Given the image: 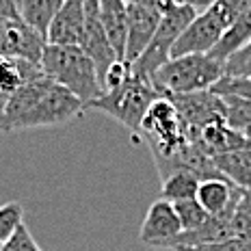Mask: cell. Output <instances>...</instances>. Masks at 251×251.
<instances>
[{
  "label": "cell",
  "mask_w": 251,
  "mask_h": 251,
  "mask_svg": "<svg viewBox=\"0 0 251 251\" xmlns=\"http://www.w3.org/2000/svg\"><path fill=\"white\" fill-rule=\"evenodd\" d=\"M48 39L41 35L37 28L20 20H7L2 33H0V54L2 56H15L30 63H41Z\"/></svg>",
  "instance_id": "obj_10"
},
{
  "label": "cell",
  "mask_w": 251,
  "mask_h": 251,
  "mask_svg": "<svg viewBox=\"0 0 251 251\" xmlns=\"http://www.w3.org/2000/svg\"><path fill=\"white\" fill-rule=\"evenodd\" d=\"M214 93L219 96H238V98H245V100L251 102V78H229V76H223L217 85L212 87Z\"/></svg>",
  "instance_id": "obj_28"
},
{
  "label": "cell",
  "mask_w": 251,
  "mask_h": 251,
  "mask_svg": "<svg viewBox=\"0 0 251 251\" xmlns=\"http://www.w3.org/2000/svg\"><path fill=\"white\" fill-rule=\"evenodd\" d=\"M214 2H217V0H188V4H191L195 11H203V9H208Z\"/></svg>",
  "instance_id": "obj_33"
},
{
  "label": "cell",
  "mask_w": 251,
  "mask_h": 251,
  "mask_svg": "<svg viewBox=\"0 0 251 251\" xmlns=\"http://www.w3.org/2000/svg\"><path fill=\"white\" fill-rule=\"evenodd\" d=\"M139 139L148 143V150L156 163H163L167 158H174L177 151L188 143L184 134V126L177 115L174 102L165 96H158L145 113L141 122Z\"/></svg>",
  "instance_id": "obj_5"
},
{
  "label": "cell",
  "mask_w": 251,
  "mask_h": 251,
  "mask_svg": "<svg viewBox=\"0 0 251 251\" xmlns=\"http://www.w3.org/2000/svg\"><path fill=\"white\" fill-rule=\"evenodd\" d=\"M176 2H177V4H184V2L188 4V0H176Z\"/></svg>",
  "instance_id": "obj_35"
},
{
  "label": "cell",
  "mask_w": 251,
  "mask_h": 251,
  "mask_svg": "<svg viewBox=\"0 0 251 251\" xmlns=\"http://www.w3.org/2000/svg\"><path fill=\"white\" fill-rule=\"evenodd\" d=\"M128 2H137V4H145V7H151V9H156V11H160V13H169L171 9L176 7V0H128Z\"/></svg>",
  "instance_id": "obj_31"
},
{
  "label": "cell",
  "mask_w": 251,
  "mask_h": 251,
  "mask_svg": "<svg viewBox=\"0 0 251 251\" xmlns=\"http://www.w3.org/2000/svg\"><path fill=\"white\" fill-rule=\"evenodd\" d=\"M188 143H195L206 151L208 156H221L227 151H236V150H247L251 148V141L240 134L238 130H234L226 119H219L208 126L200 128L197 132H193L188 137Z\"/></svg>",
  "instance_id": "obj_13"
},
{
  "label": "cell",
  "mask_w": 251,
  "mask_h": 251,
  "mask_svg": "<svg viewBox=\"0 0 251 251\" xmlns=\"http://www.w3.org/2000/svg\"><path fill=\"white\" fill-rule=\"evenodd\" d=\"M240 195L243 191L229 182L227 177H203L197 188L195 200L200 201V206L206 210L210 217H221V214H232L236 210Z\"/></svg>",
  "instance_id": "obj_14"
},
{
  "label": "cell",
  "mask_w": 251,
  "mask_h": 251,
  "mask_svg": "<svg viewBox=\"0 0 251 251\" xmlns=\"http://www.w3.org/2000/svg\"><path fill=\"white\" fill-rule=\"evenodd\" d=\"M221 98L226 104V122L251 141V102L238 96H229V93Z\"/></svg>",
  "instance_id": "obj_22"
},
{
  "label": "cell",
  "mask_w": 251,
  "mask_h": 251,
  "mask_svg": "<svg viewBox=\"0 0 251 251\" xmlns=\"http://www.w3.org/2000/svg\"><path fill=\"white\" fill-rule=\"evenodd\" d=\"M80 48L96 63L100 80H102L104 72L111 67V63L119 59L117 52L113 50L111 41L106 37V30H104V26H102L100 0H85V28H82Z\"/></svg>",
  "instance_id": "obj_11"
},
{
  "label": "cell",
  "mask_w": 251,
  "mask_h": 251,
  "mask_svg": "<svg viewBox=\"0 0 251 251\" xmlns=\"http://www.w3.org/2000/svg\"><path fill=\"white\" fill-rule=\"evenodd\" d=\"M214 167L223 177L251 195V148L214 156Z\"/></svg>",
  "instance_id": "obj_19"
},
{
  "label": "cell",
  "mask_w": 251,
  "mask_h": 251,
  "mask_svg": "<svg viewBox=\"0 0 251 251\" xmlns=\"http://www.w3.org/2000/svg\"><path fill=\"white\" fill-rule=\"evenodd\" d=\"M232 227L234 238H240L251 245V195L243 191L236 210L232 214Z\"/></svg>",
  "instance_id": "obj_24"
},
{
  "label": "cell",
  "mask_w": 251,
  "mask_h": 251,
  "mask_svg": "<svg viewBox=\"0 0 251 251\" xmlns=\"http://www.w3.org/2000/svg\"><path fill=\"white\" fill-rule=\"evenodd\" d=\"M39 74H44V70L37 63L0 54V93H4V96H11L22 85L37 78Z\"/></svg>",
  "instance_id": "obj_17"
},
{
  "label": "cell",
  "mask_w": 251,
  "mask_h": 251,
  "mask_svg": "<svg viewBox=\"0 0 251 251\" xmlns=\"http://www.w3.org/2000/svg\"><path fill=\"white\" fill-rule=\"evenodd\" d=\"M251 41V7L245 13H240L236 20L226 28V33L221 35V39L217 41V46L210 50V56L217 61L226 63L234 52H238L245 44Z\"/></svg>",
  "instance_id": "obj_18"
},
{
  "label": "cell",
  "mask_w": 251,
  "mask_h": 251,
  "mask_svg": "<svg viewBox=\"0 0 251 251\" xmlns=\"http://www.w3.org/2000/svg\"><path fill=\"white\" fill-rule=\"evenodd\" d=\"M197 15V11L191 4H176L169 13L163 15L158 28H156L154 37L148 44V48L143 50V54L130 65L132 74L141 78V80H151V76L171 59V52L177 37L184 33V28L193 22V18Z\"/></svg>",
  "instance_id": "obj_6"
},
{
  "label": "cell",
  "mask_w": 251,
  "mask_h": 251,
  "mask_svg": "<svg viewBox=\"0 0 251 251\" xmlns=\"http://www.w3.org/2000/svg\"><path fill=\"white\" fill-rule=\"evenodd\" d=\"M0 15L2 18H11V20H20V4L18 0H0Z\"/></svg>",
  "instance_id": "obj_32"
},
{
  "label": "cell",
  "mask_w": 251,
  "mask_h": 251,
  "mask_svg": "<svg viewBox=\"0 0 251 251\" xmlns=\"http://www.w3.org/2000/svg\"><path fill=\"white\" fill-rule=\"evenodd\" d=\"M65 0H24L20 4V15L26 24L37 28L41 35H48V26Z\"/></svg>",
  "instance_id": "obj_21"
},
{
  "label": "cell",
  "mask_w": 251,
  "mask_h": 251,
  "mask_svg": "<svg viewBox=\"0 0 251 251\" xmlns=\"http://www.w3.org/2000/svg\"><path fill=\"white\" fill-rule=\"evenodd\" d=\"M177 108V115L184 126L186 139L193 132H197L203 126L226 119V104L219 93H214L212 89L206 91H195V93H182V96H171L169 98Z\"/></svg>",
  "instance_id": "obj_8"
},
{
  "label": "cell",
  "mask_w": 251,
  "mask_h": 251,
  "mask_svg": "<svg viewBox=\"0 0 251 251\" xmlns=\"http://www.w3.org/2000/svg\"><path fill=\"white\" fill-rule=\"evenodd\" d=\"M22 2H24V0H18V4H22Z\"/></svg>",
  "instance_id": "obj_36"
},
{
  "label": "cell",
  "mask_w": 251,
  "mask_h": 251,
  "mask_svg": "<svg viewBox=\"0 0 251 251\" xmlns=\"http://www.w3.org/2000/svg\"><path fill=\"white\" fill-rule=\"evenodd\" d=\"M82 113H85V102L80 98L54 82L50 76L39 74L9 96L2 132L54 128L82 117Z\"/></svg>",
  "instance_id": "obj_1"
},
{
  "label": "cell",
  "mask_w": 251,
  "mask_h": 251,
  "mask_svg": "<svg viewBox=\"0 0 251 251\" xmlns=\"http://www.w3.org/2000/svg\"><path fill=\"white\" fill-rule=\"evenodd\" d=\"M85 28V0H65L48 26V44L80 46Z\"/></svg>",
  "instance_id": "obj_15"
},
{
  "label": "cell",
  "mask_w": 251,
  "mask_h": 251,
  "mask_svg": "<svg viewBox=\"0 0 251 251\" xmlns=\"http://www.w3.org/2000/svg\"><path fill=\"white\" fill-rule=\"evenodd\" d=\"M100 18L113 50L117 52L119 59H124L126 39H128V7H126V0H100Z\"/></svg>",
  "instance_id": "obj_16"
},
{
  "label": "cell",
  "mask_w": 251,
  "mask_h": 251,
  "mask_svg": "<svg viewBox=\"0 0 251 251\" xmlns=\"http://www.w3.org/2000/svg\"><path fill=\"white\" fill-rule=\"evenodd\" d=\"M130 76H132V70H130V65H128V63H126L124 59H117L115 63H111V67H108V70L104 72V76H102V87H104V91L119 87L122 82L128 80Z\"/></svg>",
  "instance_id": "obj_29"
},
{
  "label": "cell",
  "mask_w": 251,
  "mask_h": 251,
  "mask_svg": "<svg viewBox=\"0 0 251 251\" xmlns=\"http://www.w3.org/2000/svg\"><path fill=\"white\" fill-rule=\"evenodd\" d=\"M7 100H9V96L0 93V132H2V128H4V108H7Z\"/></svg>",
  "instance_id": "obj_34"
},
{
  "label": "cell",
  "mask_w": 251,
  "mask_h": 251,
  "mask_svg": "<svg viewBox=\"0 0 251 251\" xmlns=\"http://www.w3.org/2000/svg\"><path fill=\"white\" fill-rule=\"evenodd\" d=\"M227 26V20L219 13V9L214 4H210L203 11H197L193 22L177 37L171 59L182 54H195V52H210L217 46V41L221 39V35L226 33Z\"/></svg>",
  "instance_id": "obj_7"
},
{
  "label": "cell",
  "mask_w": 251,
  "mask_h": 251,
  "mask_svg": "<svg viewBox=\"0 0 251 251\" xmlns=\"http://www.w3.org/2000/svg\"><path fill=\"white\" fill-rule=\"evenodd\" d=\"M221 78L223 63L210 56V52H195L169 59L151 76L150 85L158 96L171 98L212 89Z\"/></svg>",
  "instance_id": "obj_3"
},
{
  "label": "cell",
  "mask_w": 251,
  "mask_h": 251,
  "mask_svg": "<svg viewBox=\"0 0 251 251\" xmlns=\"http://www.w3.org/2000/svg\"><path fill=\"white\" fill-rule=\"evenodd\" d=\"M39 65L46 76H50L54 82L70 89L76 98L85 102V106L104 93L96 63L80 46L48 44L44 54H41Z\"/></svg>",
  "instance_id": "obj_2"
},
{
  "label": "cell",
  "mask_w": 251,
  "mask_h": 251,
  "mask_svg": "<svg viewBox=\"0 0 251 251\" xmlns=\"http://www.w3.org/2000/svg\"><path fill=\"white\" fill-rule=\"evenodd\" d=\"M176 212H177V219L182 223V232H188V229H197L200 226L208 221V214L203 208L200 206L197 200H184V201H176L174 203Z\"/></svg>",
  "instance_id": "obj_23"
},
{
  "label": "cell",
  "mask_w": 251,
  "mask_h": 251,
  "mask_svg": "<svg viewBox=\"0 0 251 251\" xmlns=\"http://www.w3.org/2000/svg\"><path fill=\"white\" fill-rule=\"evenodd\" d=\"M223 76L229 78H251V41L245 44L223 63Z\"/></svg>",
  "instance_id": "obj_26"
},
{
  "label": "cell",
  "mask_w": 251,
  "mask_h": 251,
  "mask_svg": "<svg viewBox=\"0 0 251 251\" xmlns=\"http://www.w3.org/2000/svg\"><path fill=\"white\" fill-rule=\"evenodd\" d=\"M126 7H128V39H126L124 61L132 65L154 37L156 28L163 20V13L151 7H145V4L128 2V0H126Z\"/></svg>",
  "instance_id": "obj_12"
},
{
  "label": "cell",
  "mask_w": 251,
  "mask_h": 251,
  "mask_svg": "<svg viewBox=\"0 0 251 251\" xmlns=\"http://www.w3.org/2000/svg\"><path fill=\"white\" fill-rule=\"evenodd\" d=\"M158 98V93L154 91V87L148 80H141L137 76H130L126 82H122L119 87L108 89L104 91L100 98L91 100L85 106V111H98L104 113L106 117L115 119L117 124H122L130 134H132L134 145L141 143L139 139V130L141 122H143L145 113L151 106V102Z\"/></svg>",
  "instance_id": "obj_4"
},
{
  "label": "cell",
  "mask_w": 251,
  "mask_h": 251,
  "mask_svg": "<svg viewBox=\"0 0 251 251\" xmlns=\"http://www.w3.org/2000/svg\"><path fill=\"white\" fill-rule=\"evenodd\" d=\"M180 232L182 223L177 219L174 203L160 197L148 208V214L139 229V240L150 249H167Z\"/></svg>",
  "instance_id": "obj_9"
},
{
  "label": "cell",
  "mask_w": 251,
  "mask_h": 251,
  "mask_svg": "<svg viewBox=\"0 0 251 251\" xmlns=\"http://www.w3.org/2000/svg\"><path fill=\"white\" fill-rule=\"evenodd\" d=\"M24 223V208L20 201H7L0 206V245Z\"/></svg>",
  "instance_id": "obj_25"
},
{
  "label": "cell",
  "mask_w": 251,
  "mask_h": 251,
  "mask_svg": "<svg viewBox=\"0 0 251 251\" xmlns=\"http://www.w3.org/2000/svg\"><path fill=\"white\" fill-rule=\"evenodd\" d=\"M0 251H44L37 245V240L33 238L30 229L26 227V223H22L15 232L9 236V240H4L0 245Z\"/></svg>",
  "instance_id": "obj_27"
},
{
  "label": "cell",
  "mask_w": 251,
  "mask_h": 251,
  "mask_svg": "<svg viewBox=\"0 0 251 251\" xmlns=\"http://www.w3.org/2000/svg\"><path fill=\"white\" fill-rule=\"evenodd\" d=\"M174 251H251V245L240 238H227L221 240V243L197 245V247H177Z\"/></svg>",
  "instance_id": "obj_30"
},
{
  "label": "cell",
  "mask_w": 251,
  "mask_h": 251,
  "mask_svg": "<svg viewBox=\"0 0 251 251\" xmlns=\"http://www.w3.org/2000/svg\"><path fill=\"white\" fill-rule=\"evenodd\" d=\"M201 177L191 169H176L169 176L163 177V186H160V197L171 203L195 200L197 188H200Z\"/></svg>",
  "instance_id": "obj_20"
}]
</instances>
